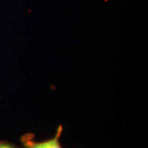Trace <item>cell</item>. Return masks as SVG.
Returning a JSON list of instances; mask_svg holds the SVG:
<instances>
[{"label":"cell","mask_w":148,"mask_h":148,"mask_svg":"<svg viewBox=\"0 0 148 148\" xmlns=\"http://www.w3.org/2000/svg\"><path fill=\"white\" fill-rule=\"evenodd\" d=\"M0 148H23L6 140H0Z\"/></svg>","instance_id":"obj_2"},{"label":"cell","mask_w":148,"mask_h":148,"mask_svg":"<svg viewBox=\"0 0 148 148\" xmlns=\"http://www.w3.org/2000/svg\"><path fill=\"white\" fill-rule=\"evenodd\" d=\"M62 130L63 127L59 125V126L57 127L54 136L42 141L35 140L34 134L27 133L21 137V143L23 148H63L60 142V138Z\"/></svg>","instance_id":"obj_1"}]
</instances>
